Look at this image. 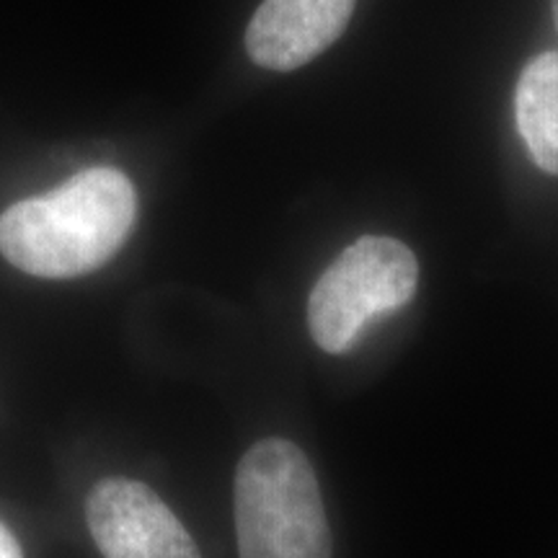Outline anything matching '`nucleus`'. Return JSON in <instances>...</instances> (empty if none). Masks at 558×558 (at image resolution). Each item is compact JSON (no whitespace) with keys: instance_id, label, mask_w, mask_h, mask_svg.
I'll list each match as a JSON object with an SVG mask.
<instances>
[{"instance_id":"1","label":"nucleus","mask_w":558,"mask_h":558,"mask_svg":"<svg viewBox=\"0 0 558 558\" xmlns=\"http://www.w3.org/2000/svg\"><path fill=\"white\" fill-rule=\"evenodd\" d=\"M137 194L120 169L94 166L58 190L21 199L0 215V256L39 279H75L101 269L128 243Z\"/></svg>"},{"instance_id":"2","label":"nucleus","mask_w":558,"mask_h":558,"mask_svg":"<svg viewBox=\"0 0 558 558\" xmlns=\"http://www.w3.org/2000/svg\"><path fill=\"white\" fill-rule=\"evenodd\" d=\"M241 558H331V530L308 456L290 439H262L235 471Z\"/></svg>"},{"instance_id":"3","label":"nucleus","mask_w":558,"mask_h":558,"mask_svg":"<svg viewBox=\"0 0 558 558\" xmlns=\"http://www.w3.org/2000/svg\"><path fill=\"white\" fill-rule=\"evenodd\" d=\"M418 264L407 243L362 235L320 275L308 300V329L329 354L360 341L369 320L403 308L414 298Z\"/></svg>"},{"instance_id":"4","label":"nucleus","mask_w":558,"mask_h":558,"mask_svg":"<svg viewBox=\"0 0 558 558\" xmlns=\"http://www.w3.org/2000/svg\"><path fill=\"white\" fill-rule=\"evenodd\" d=\"M86 522L104 558H202L177 514L143 481H99L86 499Z\"/></svg>"},{"instance_id":"5","label":"nucleus","mask_w":558,"mask_h":558,"mask_svg":"<svg viewBox=\"0 0 558 558\" xmlns=\"http://www.w3.org/2000/svg\"><path fill=\"white\" fill-rule=\"evenodd\" d=\"M357 0H264L246 29V52L259 68L290 73L329 50Z\"/></svg>"},{"instance_id":"6","label":"nucleus","mask_w":558,"mask_h":558,"mask_svg":"<svg viewBox=\"0 0 558 558\" xmlns=\"http://www.w3.org/2000/svg\"><path fill=\"white\" fill-rule=\"evenodd\" d=\"M514 117L535 166L558 177V52L535 54L522 68Z\"/></svg>"},{"instance_id":"7","label":"nucleus","mask_w":558,"mask_h":558,"mask_svg":"<svg viewBox=\"0 0 558 558\" xmlns=\"http://www.w3.org/2000/svg\"><path fill=\"white\" fill-rule=\"evenodd\" d=\"M0 558H24V550H21V543L16 535L11 533V527L0 520Z\"/></svg>"},{"instance_id":"8","label":"nucleus","mask_w":558,"mask_h":558,"mask_svg":"<svg viewBox=\"0 0 558 558\" xmlns=\"http://www.w3.org/2000/svg\"><path fill=\"white\" fill-rule=\"evenodd\" d=\"M550 5H554V21H556V29H558V0H554Z\"/></svg>"}]
</instances>
